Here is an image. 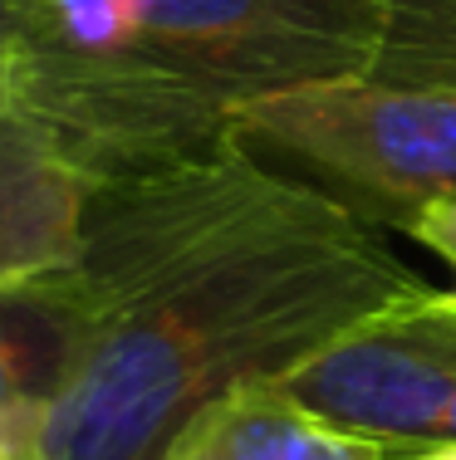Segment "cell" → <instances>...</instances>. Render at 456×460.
<instances>
[{"mask_svg":"<svg viewBox=\"0 0 456 460\" xmlns=\"http://www.w3.org/2000/svg\"><path fill=\"white\" fill-rule=\"evenodd\" d=\"M162 460H403L304 407L285 377L226 387L167 441Z\"/></svg>","mask_w":456,"mask_h":460,"instance_id":"8992f818","label":"cell"},{"mask_svg":"<svg viewBox=\"0 0 456 460\" xmlns=\"http://www.w3.org/2000/svg\"><path fill=\"white\" fill-rule=\"evenodd\" d=\"M99 299L74 265L25 279H0V402L45 411L89 353Z\"/></svg>","mask_w":456,"mask_h":460,"instance_id":"52a82bcc","label":"cell"},{"mask_svg":"<svg viewBox=\"0 0 456 460\" xmlns=\"http://www.w3.org/2000/svg\"><path fill=\"white\" fill-rule=\"evenodd\" d=\"M285 387L393 456L447 451L456 446V294L427 289L373 314L285 372Z\"/></svg>","mask_w":456,"mask_h":460,"instance_id":"277c9868","label":"cell"},{"mask_svg":"<svg viewBox=\"0 0 456 460\" xmlns=\"http://www.w3.org/2000/svg\"><path fill=\"white\" fill-rule=\"evenodd\" d=\"M94 177L30 113H0V279L74 265L94 206Z\"/></svg>","mask_w":456,"mask_h":460,"instance_id":"5b68a950","label":"cell"},{"mask_svg":"<svg viewBox=\"0 0 456 460\" xmlns=\"http://www.w3.org/2000/svg\"><path fill=\"white\" fill-rule=\"evenodd\" d=\"M35 411H20L0 402V460H30V446H35Z\"/></svg>","mask_w":456,"mask_h":460,"instance_id":"8fae6325","label":"cell"},{"mask_svg":"<svg viewBox=\"0 0 456 460\" xmlns=\"http://www.w3.org/2000/svg\"><path fill=\"white\" fill-rule=\"evenodd\" d=\"M383 0H30L20 113L103 181L231 147L251 103L373 74Z\"/></svg>","mask_w":456,"mask_h":460,"instance_id":"7a4b0ae2","label":"cell"},{"mask_svg":"<svg viewBox=\"0 0 456 460\" xmlns=\"http://www.w3.org/2000/svg\"><path fill=\"white\" fill-rule=\"evenodd\" d=\"M412 240H422V245H427L432 255L447 260V265L456 270V201L432 206V211L422 216L417 226H412ZM452 294H456V289H452Z\"/></svg>","mask_w":456,"mask_h":460,"instance_id":"30bf717a","label":"cell"},{"mask_svg":"<svg viewBox=\"0 0 456 460\" xmlns=\"http://www.w3.org/2000/svg\"><path fill=\"white\" fill-rule=\"evenodd\" d=\"M403 460H456V446H447V451H427V456H403Z\"/></svg>","mask_w":456,"mask_h":460,"instance_id":"7c38bea8","label":"cell"},{"mask_svg":"<svg viewBox=\"0 0 456 460\" xmlns=\"http://www.w3.org/2000/svg\"><path fill=\"white\" fill-rule=\"evenodd\" d=\"M231 142L329 196L368 230H403L456 201V89L393 79H334L270 93Z\"/></svg>","mask_w":456,"mask_h":460,"instance_id":"3957f363","label":"cell"},{"mask_svg":"<svg viewBox=\"0 0 456 460\" xmlns=\"http://www.w3.org/2000/svg\"><path fill=\"white\" fill-rule=\"evenodd\" d=\"M388 30L373 79L456 89V0H383Z\"/></svg>","mask_w":456,"mask_h":460,"instance_id":"ba28073f","label":"cell"},{"mask_svg":"<svg viewBox=\"0 0 456 460\" xmlns=\"http://www.w3.org/2000/svg\"><path fill=\"white\" fill-rule=\"evenodd\" d=\"M25 45H30V0H0V113L20 108Z\"/></svg>","mask_w":456,"mask_h":460,"instance_id":"9c48e42d","label":"cell"},{"mask_svg":"<svg viewBox=\"0 0 456 460\" xmlns=\"http://www.w3.org/2000/svg\"><path fill=\"white\" fill-rule=\"evenodd\" d=\"M79 270L99 323L69 387L40 411L30 460H162L226 387L285 377L427 294L383 230L236 142L103 181Z\"/></svg>","mask_w":456,"mask_h":460,"instance_id":"6da1fadb","label":"cell"}]
</instances>
